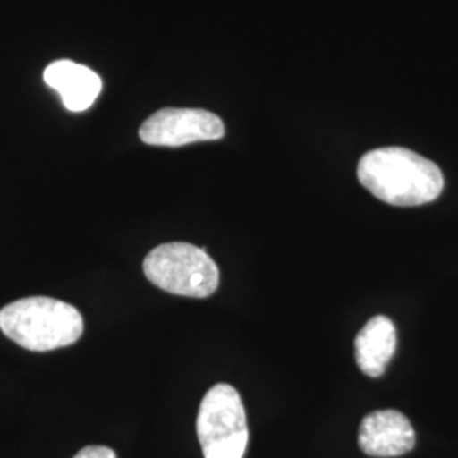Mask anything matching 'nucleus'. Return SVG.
<instances>
[{
  "label": "nucleus",
  "instance_id": "obj_1",
  "mask_svg": "<svg viewBox=\"0 0 458 458\" xmlns=\"http://www.w3.org/2000/svg\"><path fill=\"white\" fill-rule=\"evenodd\" d=\"M357 174L370 194L399 208L433 202L445 187L438 165L408 148H377L365 153Z\"/></svg>",
  "mask_w": 458,
  "mask_h": 458
},
{
  "label": "nucleus",
  "instance_id": "obj_2",
  "mask_svg": "<svg viewBox=\"0 0 458 458\" xmlns=\"http://www.w3.org/2000/svg\"><path fill=\"white\" fill-rule=\"evenodd\" d=\"M0 329L30 352H51L79 342L83 335L81 311L53 297H26L0 310Z\"/></svg>",
  "mask_w": 458,
  "mask_h": 458
},
{
  "label": "nucleus",
  "instance_id": "obj_3",
  "mask_svg": "<svg viewBox=\"0 0 458 458\" xmlns=\"http://www.w3.org/2000/svg\"><path fill=\"white\" fill-rule=\"evenodd\" d=\"M148 280L170 294L204 299L217 291L219 268L206 250L191 243H165L143 262Z\"/></svg>",
  "mask_w": 458,
  "mask_h": 458
},
{
  "label": "nucleus",
  "instance_id": "obj_4",
  "mask_svg": "<svg viewBox=\"0 0 458 458\" xmlns=\"http://www.w3.org/2000/svg\"><path fill=\"white\" fill-rule=\"evenodd\" d=\"M197 438L204 458L245 457L246 412L233 386L217 384L204 395L197 414Z\"/></svg>",
  "mask_w": 458,
  "mask_h": 458
},
{
  "label": "nucleus",
  "instance_id": "obj_5",
  "mask_svg": "<svg viewBox=\"0 0 458 458\" xmlns=\"http://www.w3.org/2000/svg\"><path fill=\"white\" fill-rule=\"evenodd\" d=\"M225 136L221 117L204 109L165 107L149 115L140 128V138L151 147L179 148Z\"/></svg>",
  "mask_w": 458,
  "mask_h": 458
},
{
  "label": "nucleus",
  "instance_id": "obj_6",
  "mask_svg": "<svg viewBox=\"0 0 458 458\" xmlns=\"http://www.w3.org/2000/svg\"><path fill=\"white\" fill-rule=\"evenodd\" d=\"M414 443L412 425L399 411H374L361 421L359 445L369 457H399L411 452Z\"/></svg>",
  "mask_w": 458,
  "mask_h": 458
},
{
  "label": "nucleus",
  "instance_id": "obj_7",
  "mask_svg": "<svg viewBox=\"0 0 458 458\" xmlns=\"http://www.w3.org/2000/svg\"><path fill=\"white\" fill-rule=\"evenodd\" d=\"M43 79L48 87L56 90L68 111H87L102 90V81L89 66L79 65L72 60H58L47 66Z\"/></svg>",
  "mask_w": 458,
  "mask_h": 458
},
{
  "label": "nucleus",
  "instance_id": "obj_8",
  "mask_svg": "<svg viewBox=\"0 0 458 458\" xmlns=\"http://www.w3.org/2000/svg\"><path fill=\"white\" fill-rule=\"evenodd\" d=\"M397 348V333L386 316L372 318L355 338V359L365 376H384Z\"/></svg>",
  "mask_w": 458,
  "mask_h": 458
},
{
  "label": "nucleus",
  "instance_id": "obj_9",
  "mask_svg": "<svg viewBox=\"0 0 458 458\" xmlns=\"http://www.w3.org/2000/svg\"><path fill=\"white\" fill-rule=\"evenodd\" d=\"M73 458H117V455L107 446H85Z\"/></svg>",
  "mask_w": 458,
  "mask_h": 458
}]
</instances>
